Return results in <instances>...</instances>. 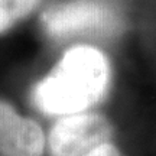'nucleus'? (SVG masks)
I'll return each mask as SVG.
<instances>
[{"label": "nucleus", "mask_w": 156, "mask_h": 156, "mask_svg": "<svg viewBox=\"0 0 156 156\" xmlns=\"http://www.w3.org/2000/svg\"><path fill=\"white\" fill-rule=\"evenodd\" d=\"M113 136L110 122L101 114L77 113L56 122L48 136L49 156H85L108 143Z\"/></svg>", "instance_id": "7ed1b4c3"}, {"label": "nucleus", "mask_w": 156, "mask_h": 156, "mask_svg": "<svg viewBox=\"0 0 156 156\" xmlns=\"http://www.w3.org/2000/svg\"><path fill=\"white\" fill-rule=\"evenodd\" d=\"M39 0H0V35L29 16Z\"/></svg>", "instance_id": "39448f33"}, {"label": "nucleus", "mask_w": 156, "mask_h": 156, "mask_svg": "<svg viewBox=\"0 0 156 156\" xmlns=\"http://www.w3.org/2000/svg\"><path fill=\"white\" fill-rule=\"evenodd\" d=\"M85 156H123V155L116 146L108 142V143H104V145L95 147L94 151H91Z\"/></svg>", "instance_id": "423d86ee"}, {"label": "nucleus", "mask_w": 156, "mask_h": 156, "mask_svg": "<svg viewBox=\"0 0 156 156\" xmlns=\"http://www.w3.org/2000/svg\"><path fill=\"white\" fill-rule=\"evenodd\" d=\"M110 83L107 56L94 46L68 49L59 62L34 87L32 103L51 116L84 113L106 95Z\"/></svg>", "instance_id": "f257e3e1"}, {"label": "nucleus", "mask_w": 156, "mask_h": 156, "mask_svg": "<svg viewBox=\"0 0 156 156\" xmlns=\"http://www.w3.org/2000/svg\"><path fill=\"white\" fill-rule=\"evenodd\" d=\"M46 139L34 119L0 100V156H44Z\"/></svg>", "instance_id": "20e7f679"}, {"label": "nucleus", "mask_w": 156, "mask_h": 156, "mask_svg": "<svg viewBox=\"0 0 156 156\" xmlns=\"http://www.w3.org/2000/svg\"><path fill=\"white\" fill-rule=\"evenodd\" d=\"M46 34L55 39L77 35H114L122 29V19L103 0H65L51 5L42 13Z\"/></svg>", "instance_id": "f03ea898"}]
</instances>
